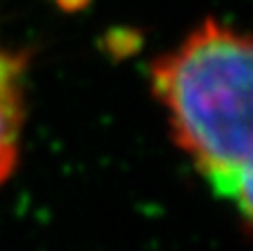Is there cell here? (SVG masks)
I'll list each match as a JSON object with an SVG mask.
<instances>
[{
  "label": "cell",
  "mask_w": 253,
  "mask_h": 251,
  "mask_svg": "<svg viewBox=\"0 0 253 251\" xmlns=\"http://www.w3.org/2000/svg\"><path fill=\"white\" fill-rule=\"evenodd\" d=\"M251 78L245 34L207 18L151 65L173 140L220 198L251 218Z\"/></svg>",
  "instance_id": "obj_1"
},
{
  "label": "cell",
  "mask_w": 253,
  "mask_h": 251,
  "mask_svg": "<svg viewBox=\"0 0 253 251\" xmlns=\"http://www.w3.org/2000/svg\"><path fill=\"white\" fill-rule=\"evenodd\" d=\"M22 76L25 58L0 44V185L9 178L18 160L25 114Z\"/></svg>",
  "instance_id": "obj_2"
}]
</instances>
